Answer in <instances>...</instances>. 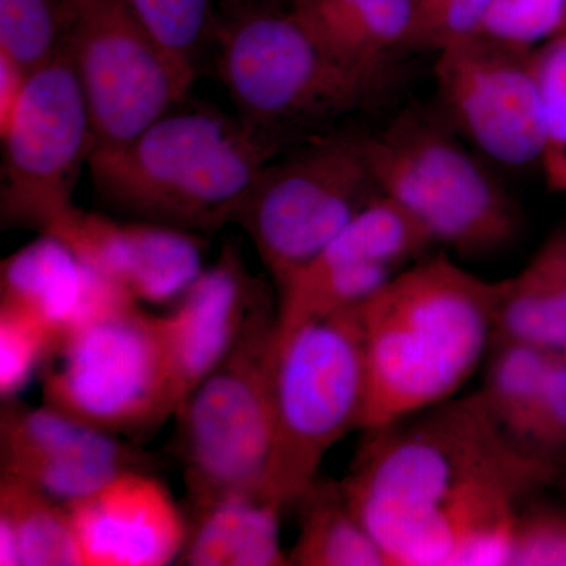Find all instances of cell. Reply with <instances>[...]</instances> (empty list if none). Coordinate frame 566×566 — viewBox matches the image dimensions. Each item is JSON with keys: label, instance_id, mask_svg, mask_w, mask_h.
Listing matches in <instances>:
<instances>
[{"label": "cell", "instance_id": "9c48e42d", "mask_svg": "<svg viewBox=\"0 0 566 566\" xmlns=\"http://www.w3.org/2000/svg\"><path fill=\"white\" fill-rule=\"evenodd\" d=\"M57 48L87 99L93 150L132 140L188 99L196 82L159 46L129 0H61Z\"/></svg>", "mask_w": 566, "mask_h": 566}, {"label": "cell", "instance_id": "cb8c5ba5", "mask_svg": "<svg viewBox=\"0 0 566 566\" xmlns=\"http://www.w3.org/2000/svg\"><path fill=\"white\" fill-rule=\"evenodd\" d=\"M554 354L523 342L495 338L486 356L485 379L476 392L495 422L524 447Z\"/></svg>", "mask_w": 566, "mask_h": 566}, {"label": "cell", "instance_id": "e575fe53", "mask_svg": "<svg viewBox=\"0 0 566 566\" xmlns=\"http://www.w3.org/2000/svg\"><path fill=\"white\" fill-rule=\"evenodd\" d=\"M564 354H566V353H564Z\"/></svg>", "mask_w": 566, "mask_h": 566}, {"label": "cell", "instance_id": "f1b7e54d", "mask_svg": "<svg viewBox=\"0 0 566 566\" xmlns=\"http://www.w3.org/2000/svg\"><path fill=\"white\" fill-rule=\"evenodd\" d=\"M566 32V0H495L482 33L523 48Z\"/></svg>", "mask_w": 566, "mask_h": 566}, {"label": "cell", "instance_id": "52a82bcc", "mask_svg": "<svg viewBox=\"0 0 566 566\" xmlns=\"http://www.w3.org/2000/svg\"><path fill=\"white\" fill-rule=\"evenodd\" d=\"M381 196L365 136L319 134L268 164L234 222L279 290Z\"/></svg>", "mask_w": 566, "mask_h": 566}, {"label": "cell", "instance_id": "d6986e66", "mask_svg": "<svg viewBox=\"0 0 566 566\" xmlns=\"http://www.w3.org/2000/svg\"><path fill=\"white\" fill-rule=\"evenodd\" d=\"M286 9L346 69L389 84L395 57L411 51L419 0H289Z\"/></svg>", "mask_w": 566, "mask_h": 566}, {"label": "cell", "instance_id": "6da1fadb", "mask_svg": "<svg viewBox=\"0 0 566 566\" xmlns=\"http://www.w3.org/2000/svg\"><path fill=\"white\" fill-rule=\"evenodd\" d=\"M364 433L340 485L387 566L509 565L521 509L564 472L506 433L479 392Z\"/></svg>", "mask_w": 566, "mask_h": 566}, {"label": "cell", "instance_id": "d6a6232c", "mask_svg": "<svg viewBox=\"0 0 566 566\" xmlns=\"http://www.w3.org/2000/svg\"><path fill=\"white\" fill-rule=\"evenodd\" d=\"M29 71L7 52L0 51V132L9 125L21 102Z\"/></svg>", "mask_w": 566, "mask_h": 566}, {"label": "cell", "instance_id": "5bb4252c", "mask_svg": "<svg viewBox=\"0 0 566 566\" xmlns=\"http://www.w3.org/2000/svg\"><path fill=\"white\" fill-rule=\"evenodd\" d=\"M2 475L13 476L61 504L80 501L139 464L117 436L50 405L2 416Z\"/></svg>", "mask_w": 566, "mask_h": 566}, {"label": "cell", "instance_id": "836d02e7", "mask_svg": "<svg viewBox=\"0 0 566 566\" xmlns=\"http://www.w3.org/2000/svg\"><path fill=\"white\" fill-rule=\"evenodd\" d=\"M226 17H238V14L252 13V11L286 9L282 7V0H219ZM289 6V0H286Z\"/></svg>", "mask_w": 566, "mask_h": 566}, {"label": "cell", "instance_id": "277c9868", "mask_svg": "<svg viewBox=\"0 0 566 566\" xmlns=\"http://www.w3.org/2000/svg\"><path fill=\"white\" fill-rule=\"evenodd\" d=\"M382 196L408 211L434 245L486 256L515 243L520 208L441 111L409 107L365 136Z\"/></svg>", "mask_w": 566, "mask_h": 566}, {"label": "cell", "instance_id": "8992f818", "mask_svg": "<svg viewBox=\"0 0 566 566\" xmlns=\"http://www.w3.org/2000/svg\"><path fill=\"white\" fill-rule=\"evenodd\" d=\"M360 307L275 323V444L268 490L286 506L318 480L327 452L363 427L367 368Z\"/></svg>", "mask_w": 566, "mask_h": 566}, {"label": "cell", "instance_id": "484cf974", "mask_svg": "<svg viewBox=\"0 0 566 566\" xmlns=\"http://www.w3.org/2000/svg\"><path fill=\"white\" fill-rule=\"evenodd\" d=\"M534 70L543 122L539 166L547 189L566 192V32L535 48Z\"/></svg>", "mask_w": 566, "mask_h": 566}, {"label": "cell", "instance_id": "ac0fdd59", "mask_svg": "<svg viewBox=\"0 0 566 566\" xmlns=\"http://www.w3.org/2000/svg\"><path fill=\"white\" fill-rule=\"evenodd\" d=\"M397 273L381 237L367 223L349 222L279 289L277 323H300L360 307Z\"/></svg>", "mask_w": 566, "mask_h": 566}, {"label": "cell", "instance_id": "603a6c76", "mask_svg": "<svg viewBox=\"0 0 566 566\" xmlns=\"http://www.w3.org/2000/svg\"><path fill=\"white\" fill-rule=\"evenodd\" d=\"M300 505V528L289 554L297 566H387L381 547L349 505L340 483L316 480Z\"/></svg>", "mask_w": 566, "mask_h": 566}, {"label": "cell", "instance_id": "4dcf8cb0", "mask_svg": "<svg viewBox=\"0 0 566 566\" xmlns=\"http://www.w3.org/2000/svg\"><path fill=\"white\" fill-rule=\"evenodd\" d=\"M495 0H419L411 51L438 52L482 33Z\"/></svg>", "mask_w": 566, "mask_h": 566}, {"label": "cell", "instance_id": "ba28073f", "mask_svg": "<svg viewBox=\"0 0 566 566\" xmlns=\"http://www.w3.org/2000/svg\"><path fill=\"white\" fill-rule=\"evenodd\" d=\"M277 307L178 409L185 479L193 509L234 491L268 488L275 444L273 346Z\"/></svg>", "mask_w": 566, "mask_h": 566}, {"label": "cell", "instance_id": "7402d4cb", "mask_svg": "<svg viewBox=\"0 0 566 566\" xmlns=\"http://www.w3.org/2000/svg\"><path fill=\"white\" fill-rule=\"evenodd\" d=\"M0 565L81 566L66 505L9 475L0 483Z\"/></svg>", "mask_w": 566, "mask_h": 566}, {"label": "cell", "instance_id": "1f68e13d", "mask_svg": "<svg viewBox=\"0 0 566 566\" xmlns=\"http://www.w3.org/2000/svg\"><path fill=\"white\" fill-rule=\"evenodd\" d=\"M527 449L564 468L566 460V354L556 353L536 400Z\"/></svg>", "mask_w": 566, "mask_h": 566}, {"label": "cell", "instance_id": "3957f363", "mask_svg": "<svg viewBox=\"0 0 566 566\" xmlns=\"http://www.w3.org/2000/svg\"><path fill=\"white\" fill-rule=\"evenodd\" d=\"M281 148L237 114L185 99L120 147L93 150L87 169L112 210L210 233L237 221Z\"/></svg>", "mask_w": 566, "mask_h": 566}, {"label": "cell", "instance_id": "d4e9b609", "mask_svg": "<svg viewBox=\"0 0 566 566\" xmlns=\"http://www.w3.org/2000/svg\"><path fill=\"white\" fill-rule=\"evenodd\" d=\"M159 46L197 80L208 44H214L218 18L212 0H129Z\"/></svg>", "mask_w": 566, "mask_h": 566}, {"label": "cell", "instance_id": "ffe728a7", "mask_svg": "<svg viewBox=\"0 0 566 566\" xmlns=\"http://www.w3.org/2000/svg\"><path fill=\"white\" fill-rule=\"evenodd\" d=\"M285 504L268 488L234 491L196 506L180 556L192 566L290 565L281 542Z\"/></svg>", "mask_w": 566, "mask_h": 566}, {"label": "cell", "instance_id": "e0dca14e", "mask_svg": "<svg viewBox=\"0 0 566 566\" xmlns=\"http://www.w3.org/2000/svg\"><path fill=\"white\" fill-rule=\"evenodd\" d=\"M2 304L39 316L63 340L85 324L137 303L69 245L43 233L3 262Z\"/></svg>", "mask_w": 566, "mask_h": 566}, {"label": "cell", "instance_id": "2e32d148", "mask_svg": "<svg viewBox=\"0 0 566 566\" xmlns=\"http://www.w3.org/2000/svg\"><path fill=\"white\" fill-rule=\"evenodd\" d=\"M66 509L81 566H164L180 560L188 523L169 490L145 472H123Z\"/></svg>", "mask_w": 566, "mask_h": 566}, {"label": "cell", "instance_id": "83f0119b", "mask_svg": "<svg viewBox=\"0 0 566 566\" xmlns=\"http://www.w3.org/2000/svg\"><path fill=\"white\" fill-rule=\"evenodd\" d=\"M61 0H0V51L29 71L59 44Z\"/></svg>", "mask_w": 566, "mask_h": 566}, {"label": "cell", "instance_id": "5b68a950", "mask_svg": "<svg viewBox=\"0 0 566 566\" xmlns=\"http://www.w3.org/2000/svg\"><path fill=\"white\" fill-rule=\"evenodd\" d=\"M212 46L234 114L279 144L374 104L387 87L346 69L289 9L226 17Z\"/></svg>", "mask_w": 566, "mask_h": 566}, {"label": "cell", "instance_id": "7c38bea8", "mask_svg": "<svg viewBox=\"0 0 566 566\" xmlns=\"http://www.w3.org/2000/svg\"><path fill=\"white\" fill-rule=\"evenodd\" d=\"M534 50L479 33L436 52L439 111L464 140L504 166L542 158Z\"/></svg>", "mask_w": 566, "mask_h": 566}, {"label": "cell", "instance_id": "9a60e30c", "mask_svg": "<svg viewBox=\"0 0 566 566\" xmlns=\"http://www.w3.org/2000/svg\"><path fill=\"white\" fill-rule=\"evenodd\" d=\"M270 307L266 286L245 270L237 249L227 248L174 311L159 316L178 409L230 356L253 319Z\"/></svg>", "mask_w": 566, "mask_h": 566}, {"label": "cell", "instance_id": "f546056e", "mask_svg": "<svg viewBox=\"0 0 566 566\" xmlns=\"http://www.w3.org/2000/svg\"><path fill=\"white\" fill-rule=\"evenodd\" d=\"M509 565L566 566V510L528 501L516 517Z\"/></svg>", "mask_w": 566, "mask_h": 566}, {"label": "cell", "instance_id": "30bf717a", "mask_svg": "<svg viewBox=\"0 0 566 566\" xmlns=\"http://www.w3.org/2000/svg\"><path fill=\"white\" fill-rule=\"evenodd\" d=\"M44 379L52 408L114 436L145 433L177 415L159 316L129 304L63 337Z\"/></svg>", "mask_w": 566, "mask_h": 566}, {"label": "cell", "instance_id": "4316f807", "mask_svg": "<svg viewBox=\"0 0 566 566\" xmlns=\"http://www.w3.org/2000/svg\"><path fill=\"white\" fill-rule=\"evenodd\" d=\"M61 335L39 316L2 304L0 307V395L11 400L31 381L40 365L57 352Z\"/></svg>", "mask_w": 566, "mask_h": 566}, {"label": "cell", "instance_id": "44dd1931", "mask_svg": "<svg viewBox=\"0 0 566 566\" xmlns=\"http://www.w3.org/2000/svg\"><path fill=\"white\" fill-rule=\"evenodd\" d=\"M495 338L566 353V230L554 234L520 274L505 279Z\"/></svg>", "mask_w": 566, "mask_h": 566}, {"label": "cell", "instance_id": "7a4b0ae2", "mask_svg": "<svg viewBox=\"0 0 566 566\" xmlns=\"http://www.w3.org/2000/svg\"><path fill=\"white\" fill-rule=\"evenodd\" d=\"M505 281L446 255L409 264L360 307L367 400L360 431L457 397L486 359Z\"/></svg>", "mask_w": 566, "mask_h": 566}, {"label": "cell", "instance_id": "4fadbf2b", "mask_svg": "<svg viewBox=\"0 0 566 566\" xmlns=\"http://www.w3.org/2000/svg\"><path fill=\"white\" fill-rule=\"evenodd\" d=\"M44 234L69 245L137 304L178 303L205 270L197 234L159 223L114 221L74 207Z\"/></svg>", "mask_w": 566, "mask_h": 566}, {"label": "cell", "instance_id": "8fae6325", "mask_svg": "<svg viewBox=\"0 0 566 566\" xmlns=\"http://www.w3.org/2000/svg\"><path fill=\"white\" fill-rule=\"evenodd\" d=\"M0 139L2 219L44 233L76 207L74 188L95 148L87 99L59 48L29 73Z\"/></svg>", "mask_w": 566, "mask_h": 566}]
</instances>
